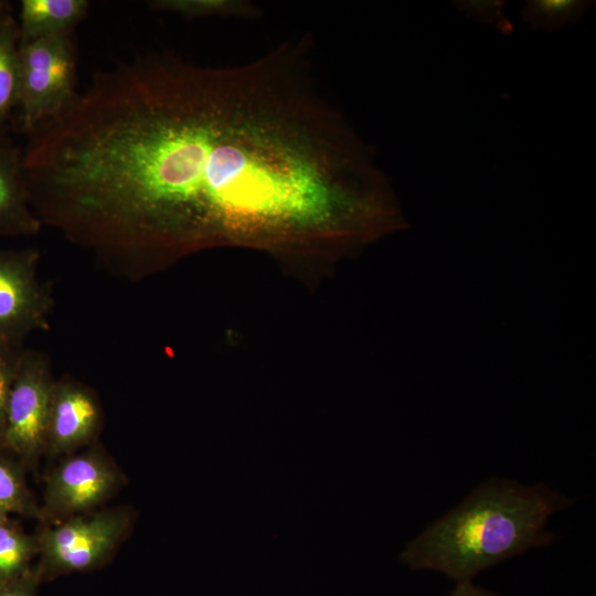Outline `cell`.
<instances>
[{
  "mask_svg": "<svg viewBox=\"0 0 596 596\" xmlns=\"http://www.w3.org/2000/svg\"><path fill=\"white\" fill-rule=\"evenodd\" d=\"M311 49L304 35L232 66L138 56L93 116L81 174L159 240L372 238L393 190L320 92Z\"/></svg>",
  "mask_w": 596,
  "mask_h": 596,
  "instance_id": "cell-1",
  "label": "cell"
},
{
  "mask_svg": "<svg viewBox=\"0 0 596 596\" xmlns=\"http://www.w3.org/2000/svg\"><path fill=\"white\" fill-rule=\"evenodd\" d=\"M573 500L543 483L491 478L432 523L402 551L412 570L441 573L456 583L532 547L551 544L550 517Z\"/></svg>",
  "mask_w": 596,
  "mask_h": 596,
  "instance_id": "cell-2",
  "label": "cell"
},
{
  "mask_svg": "<svg viewBox=\"0 0 596 596\" xmlns=\"http://www.w3.org/2000/svg\"><path fill=\"white\" fill-rule=\"evenodd\" d=\"M132 521L129 508L116 507L41 524L34 533L39 557L34 567L41 583L105 564L128 534Z\"/></svg>",
  "mask_w": 596,
  "mask_h": 596,
  "instance_id": "cell-3",
  "label": "cell"
},
{
  "mask_svg": "<svg viewBox=\"0 0 596 596\" xmlns=\"http://www.w3.org/2000/svg\"><path fill=\"white\" fill-rule=\"evenodd\" d=\"M21 128L30 134L58 116L75 98L76 56L71 33L56 34L18 46Z\"/></svg>",
  "mask_w": 596,
  "mask_h": 596,
  "instance_id": "cell-4",
  "label": "cell"
},
{
  "mask_svg": "<svg viewBox=\"0 0 596 596\" xmlns=\"http://www.w3.org/2000/svg\"><path fill=\"white\" fill-rule=\"evenodd\" d=\"M123 482L118 466L99 448L65 456L46 476L39 521L51 524L94 511Z\"/></svg>",
  "mask_w": 596,
  "mask_h": 596,
  "instance_id": "cell-5",
  "label": "cell"
},
{
  "mask_svg": "<svg viewBox=\"0 0 596 596\" xmlns=\"http://www.w3.org/2000/svg\"><path fill=\"white\" fill-rule=\"evenodd\" d=\"M47 361L24 352L10 391L2 450L34 469L46 450L52 392Z\"/></svg>",
  "mask_w": 596,
  "mask_h": 596,
  "instance_id": "cell-6",
  "label": "cell"
},
{
  "mask_svg": "<svg viewBox=\"0 0 596 596\" xmlns=\"http://www.w3.org/2000/svg\"><path fill=\"white\" fill-rule=\"evenodd\" d=\"M36 259L31 249H0V341L21 343L47 322L50 297L36 277Z\"/></svg>",
  "mask_w": 596,
  "mask_h": 596,
  "instance_id": "cell-7",
  "label": "cell"
},
{
  "mask_svg": "<svg viewBox=\"0 0 596 596\" xmlns=\"http://www.w3.org/2000/svg\"><path fill=\"white\" fill-rule=\"evenodd\" d=\"M100 422L99 405L88 390L72 382H55L45 454L55 457L74 454L93 440Z\"/></svg>",
  "mask_w": 596,
  "mask_h": 596,
  "instance_id": "cell-8",
  "label": "cell"
},
{
  "mask_svg": "<svg viewBox=\"0 0 596 596\" xmlns=\"http://www.w3.org/2000/svg\"><path fill=\"white\" fill-rule=\"evenodd\" d=\"M40 227L24 181L22 152L0 134V237L32 235Z\"/></svg>",
  "mask_w": 596,
  "mask_h": 596,
  "instance_id": "cell-9",
  "label": "cell"
},
{
  "mask_svg": "<svg viewBox=\"0 0 596 596\" xmlns=\"http://www.w3.org/2000/svg\"><path fill=\"white\" fill-rule=\"evenodd\" d=\"M89 8L86 0H22L19 14V42L71 33Z\"/></svg>",
  "mask_w": 596,
  "mask_h": 596,
  "instance_id": "cell-10",
  "label": "cell"
},
{
  "mask_svg": "<svg viewBox=\"0 0 596 596\" xmlns=\"http://www.w3.org/2000/svg\"><path fill=\"white\" fill-rule=\"evenodd\" d=\"M20 41L18 22L9 10L0 15V134L18 106L19 71L18 46Z\"/></svg>",
  "mask_w": 596,
  "mask_h": 596,
  "instance_id": "cell-11",
  "label": "cell"
},
{
  "mask_svg": "<svg viewBox=\"0 0 596 596\" xmlns=\"http://www.w3.org/2000/svg\"><path fill=\"white\" fill-rule=\"evenodd\" d=\"M26 468L0 449V518L12 514L39 520L40 504L26 481Z\"/></svg>",
  "mask_w": 596,
  "mask_h": 596,
  "instance_id": "cell-12",
  "label": "cell"
},
{
  "mask_svg": "<svg viewBox=\"0 0 596 596\" xmlns=\"http://www.w3.org/2000/svg\"><path fill=\"white\" fill-rule=\"evenodd\" d=\"M38 554L34 534H28L11 517L0 518V586L20 577Z\"/></svg>",
  "mask_w": 596,
  "mask_h": 596,
  "instance_id": "cell-13",
  "label": "cell"
},
{
  "mask_svg": "<svg viewBox=\"0 0 596 596\" xmlns=\"http://www.w3.org/2000/svg\"><path fill=\"white\" fill-rule=\"evenodd\" d=\"M148 6L185 19H255L262 14L256 4L246 0H153Z\"/></svg>",
  "mask_w": 596,
  "mask_h": 596,
  "instance_id": "cell-14",
  "label": "cell"
},
{
  "mask_svg": "<svg viewBox=\"0 0 596 596\" xmlns=\"http://www.w3.org/2000/svg\"><path fill=\"white\" fill-rule=\"evenodd\" d=\"M593 3L589 0H530L521 14L531 29L552 32L579 22Z\"/></svg>",
  "mask_w": 596,
  "mask_h": 596,
  "instance_id": "cell-15",
  "label": "cell"
},
{
  "mask_svg": "<svg viewBox=\"0 0 596 596\" xmlns=\"http://www.w3.org/2000/svg\"><path fill=\"white\" fill-rule=\"evenodd\" d=\"M22 354L21 343L0 341V449L7 425L9 395Z\"/></svg>",
  "mask_w": 596,
  "mask_h": 596,
  "instance_id": "cell-16",
  "label": "cell"
},
{
  "mask_svg": "<svg viewBox=\"0 0 596 596\" xmlns=\"http://www.w3.org/2000/svg\"><path fill=\"white\" fill-rule=\"evenodd\" d=\"M459 11L472 17L479 22L496 25L503 33L513 29L504 14L505 2L500 0H460L453 1Z\"/></svg>",
  "mask_w": 596,
  "mask_h": 596,
  "instance_id": "cell-17",
  "label": "cell"
},
{
  "mask_svg": "<svg viewBox=\"0 0 596 596\" xmlns=\"http://www.w3.org/2000/svg\"><path fill=\"white\" fill-rule=\"evenodd\" d=\"M41 579L34 565L20 577L0 586V596H36Z\"/></svg>",
  "mask_w": 596,
  "mask_h": 596,
  "instance_id": "cell-18",
  "label": "cell"
},
{
  "mask_svg": "<svg viewBox=\"0 0 596 596\" xmlns=\"http://www.w3.org/2000/svg\"><path fill=\"white\" fill-rule=\"evenodd\" d=\"M447 596H500L489 589L478 586L471 581L456 583L455 588Z\"/></svg>",
  "mask_w": 596,
  "mask_h": 596,
  "instance_id": "cell-19",
  "label": "cell"
},
{
  "mask_svg": "<svg viewBox=\"0 0 596 596\" xmlns=\"http://www.w3.org/2000/svg\"><path fill=\"white\" fill-rule=\"evenodd\" d=\"M9 10V3L7 1L0 0V15Z\"/></svg>",
  "mask_w": 596,
  "mask_h": 596,
  "instance_id": "cell-20",
  "label": "cell"
}]
</instances>
